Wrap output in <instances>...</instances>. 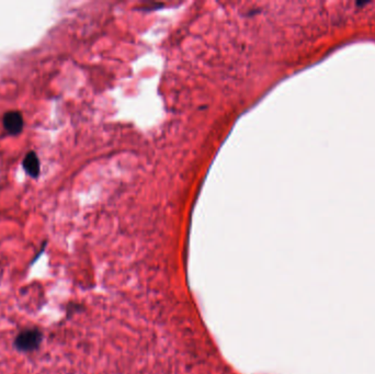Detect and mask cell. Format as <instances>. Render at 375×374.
Returning a JSON list of instances; mask_svg holds the SVG:
<instances>
[{"mask_svg":"<svg viewBox=\"0 0 375 374\" xmlns=\"http://www.w3.org/2000/svg\"><path fill=\"white\" fill-rule=\"evenodd\" d=\"M43 341V332L37 328L21 330L14 338L13 346L20 352L35 351Z\"/></svg>","mask_w":375,"mask_h":374,"instance_id":"6da1fadb","label":"cell"},{"mask_svg":"<svg viewBox=\"0 0 375 374\" xmlns=\"http://www.w3.org/2000/svg\"><path fill=\"white\" fill-rule=\"evenodd\" d=\"M3 125L8 134L18 135L25 127L23 115L19 111H8L3 117Z\"/></svg>","mask_w":375,"mask_h":374,"instance_id":"7a4b0ae2","label":"cell"},{"mask_svg":"<svg viewBox=\"0 0 375 374\" xmlns=\"http://www.w3.org/2000/svg\"><path fill=\"white\" fill-rule=\"evenodd\" d=\"M23 168L32 178H37L41 172V164L35 152H29L23 159Z\"/></svg>","mask_w":375,"mask_h":374,"instance_id":"3957f363","label":"cell"}]
</instances>
